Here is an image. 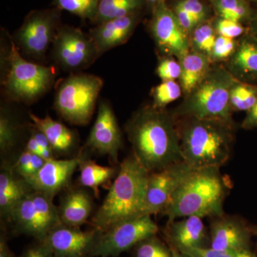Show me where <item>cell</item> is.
I'll return each mask as SVG.
<instances>
[{
	"instance_id": "1",
	"label": "cell",
	"mask_w": 257,
	"mask_h": 257,
	"mask_svg": "<svg viewBox=\"0 0 257 257\" xmlns=\"http://www.w3.org/2000/svg\"><path fill=\"white\" fill-rule=\"evenodd\" d=\"M125 130L134 156L150 173L183 161L177 120L165 109L152 104L140 108Z\"/></svg>"
},
{
	"instance_id": "2",
	"label": "cell",
	"mask_w": 257,
	"mask_h": 257,
	"mask_svg": "<svg viewBox=\"0 0 257 257\" xmlns=\"http://www.w3.org/2000/svg\"><path fill=\"white\" fill-rule=\"evenodd\" d=\"M150 174L134 155L124 159L104 202L93 216V228L103 232L122 221L145 216Z\"/></svg>"
},
{
	"instance_id": "3",
	"label": "cell",
	"mask_w": 257,
	"mask_h": 257,
	"mask_svg": "<svg viewBox=\"0 0 257 257\" xmlns=\"http://www.w3.org/2000/svg\"><path fill=\"white\" fill-rule=\"evenodd\" d=\"M177 126L182 159L192 169L220 168L229 160L234 140L233 124L181 117Z\"/></svg>"
},
{
	"instance_id": "4",
	"label": "cell",
	"mask_w": 257,
	"mask_h": 257,
	"mask_svg": "<svg viewBox=\"0 0 257 257\" xmlns=\"http://www.w3.org/2000/svg\"><path fill=\"white\" fill-rule=\"evenodd\" d=\"M219 167L193 169L171 197L162 214L168 221L179 217L220 216L227 182Z\"/></svg>"
},
{
	"instance_id": "5",
	"label": "cell",
	"mask_w": 257,
	"mask_h": 257,
	"mask_svg": "<svg viewBox=\"0 0 257 257\" xmlns=\"http://www.w3.org/2000/svg\"><path fill=\"white\" fill-rule=\"evenodd\" d=\"M236 79L226 67H211L202 82L185 96L174 116L233 124L229 96Z\"/></svg>"
},
{
	"instance_id": "6",
	"label": "cell",
	"mask_w": 257,
	"mask_h": 257,
	"mask_svg": "<svg viewBox=\"0 0 257 257\" xmlns=\"http://www.w3.org/2000/svg\"><path fill=\"white\" fill-rule=\"evenodd\" d=\"M8 69L3 80L5 94L11 100L32 104L53 85L55 68L35 64L23 58L13 38L10 39Z\"/></svg>"
},
{
	"instance_id": "7",
	"label": "cell",
	"mask_w": 257,
	"mask_h": 257,
	"mask_svg": "<svg viewBox=\"0 0 257 257\" xmlns=\"http://www.w3.org/2000/svg\"><path fill=\"white\" fill-rule=\"evenodd\" d=\"M103 87L100 77L73 73L60 81L55 98L56 111L69 124L85 126L92 119Z\"/></svg>"
},
{
	"instance_id": "8",
	"label": "cell",
	"mask_w": 257,
	"mask_h": 257,
	"mask_svg": "<svg viewBox=\"0 0 257 257\" xmlns=\"http://www.w3.org/2000/svg\"><path fill=\"white\" fill-rule=\"evenodd\" d=\"M9 222L13 224L16 234L32 236L40 241L62 224L53 199L36 191L19 203L10 215Z\"/></svg>"
},
{
	"instance_id": "9",
	"label": "cell",
	"mask_w": 257,
	"mask_h": 257,
	"mask_svg": "<svg viewBox=\"0 0 257 257\" xmlns=\"http://www.w3.org/2000/svg\"><path fill=\"white\" fill-rule=\"evenodd\" d=\"M61 14L62 10L55 7L32 10L27 15L13 37L24 55L35 60H45L47 50L62 25Z\"/></svg>"
},
{
	"instance_id": "10",
	"label": "cell",
	"mask_w": 257,
	"mask_h": 257,
	"mask_svg": "<svg viewBox=\"0 0 257 257\" xmlns=\"http://www.w3.org/2000/svg\"><path fill=\"white\" fill-rule=\"evenodd\" d=\"M52 46L55 63L72 74L87 69L100 57L90 35L70 25H61Z\"/></svg>"
},
{
	"instance_id": "11",
	"label": "cell",
	"mask_w": 257,
	"mask_h": 257,
	"mask_svg": "<svg viewBox=\"0 0 257 257\" xmlns=\"http://www.w3.org/2000/svg\"><path fill=\"white\" fill-rule=\"evenodd\" d=\"M158 231V226L150 215L122 221L100 232L89 256L117 257Z\"/></svg>"
},
{
	"instance_id": "12",
	"label": "cell",
	"mask_w": 257,
	"mask_h": 257,
	"mask_svg": "<svg viewBox=\"0 0 257 257\" xmlns=\"http://www.w3.org/2000/svg\"><path fill=\"white\" fill-rule=\"evenodd\" d=\"M152 9L150 30L157 48L166 57H175L180 60L191 51L188 34L166 2Z\"/></svg>"
},
{
	"instance_id": "13",
	"label": "cell",
	"mask_w": 257,
	"mask_h": 257,
	"mask_svg": "<svg viewBox=\"0 0 257 257\" xmlns=\"http://www.w3.org/2000/svg\"><path fill=\"white\" fill-rule=\"evenodd\" d=\"M192 170L182 161L150 173L147 182L145 215L162 213L174 193Z\"/></svg>"
},
{
	"instance_id": "14",
	"label": "cell",
	"mask_w": 257,
	"mask_h": 257,
	"mask_svg": "<svg viewBox=\"0 0 257 257\" xmlns=\"http://www.w3.org/2000/svg\"><path fill=\"white\" fill-rule=\"evenodd\" d=\"M122 143V135L111 104L107 101H101L85 147L117 163Z\"/></svg>"
},
{
	"instance_id": "15",
	"label": "cell",
	"mask_w": 257,
	"mask_h": 257,
	"mask_svg": "<svg viewBox=\"0 0 257 257\" xmlns=\"http://www.w3.org/2000/svg\"><path fill=\"white\" fill-rule=\"evenodd\" d=\"M83 156L80 152L71 159L47 160L36 175L25 180L34 190L54 199L58 193L69 187L72 176L79 167Z\"/></svg>"
},
{
	"instance_id": "16",
	"label": "cell",
	"mask_w": 257,
	"mask_h": 257,
	"mask_svg": "<svg viewBox=\"0 0 257 257\" xmlns=\"http://www.w3.org/2000/svg\"><path fill=\"white\" fill-rule=\"evenodd\" d=\"M101 231L94 229L82 231L61 224L44 240L50 246L55 257H75L89 255Z\"/></svg>"
},
{
	"instance_id": "17",
	"label": "cell",
	"mask_w": 257,
	"mask_h": 257,
	"mask_svg": "<svg viewBox=\"0 0 257 257\" xmlns=\"http://www.w3.org/2000/svg\"><path fill=\"white\" fill-rule=\"evenodd\" d=\"M210 247L226 251L251 250V232L246 225L232 217L220 218L211 225Z\"/></svg>"
},
{
	"instance_id": "18",
	"label": "cell",
	"mask_w": 257,
	"mask_h": 257,
	"mask_svg": "<svg viewBox=\"0 0 257 257\" xmlns=\"http://www.w3.org/2000/svg\"><path fill=\"white\" fill-rule=\"evenodd\" d=\"M140 14L107 20L90 30L89 35L95 43L100 56L127 41L138 26Z\"/></svg>"
},
{
	"instance_id": "19",
	"label": "cell",
	"mask_w": 257,
	"mask_h": 257,
	"mask_svg": "<svg viewBox=\"0 0 257 257\" xmlns=\"http://www.w3.org/2000/svg\"><path fill=\"white\" fill-rule=\"evenodd\" d=\"M165 234L167 243L179 251L207 247V233L202 217L189 216L181 221H168Z\"/></svg>"
},
{
	"instance_id": "20",
	"label": "cell",
	"mask_w": 257,
	"mask_h": 257,
	"mask_svg": "<svg viewBox=\"0 0 257 257\" xmlns=\"http://www.w3.org/2000/svg\"><path fill=\"white\" fill-rule=\"evenodd\" d=\"M93 201L87 190L69 186L61 198L58 207L62 224L80 227L86 224L92 212Z\"/></svg>"
},
{
	"instance_id": "21",
	"label": "cell",
	"mask_w": 257,
	"mask_h": 257,
	"mask_svg": "<svg viewBox=\"0 0 257 257\" xmlns=\"http://www.w3.org/2000/svg\"><path fill=\"white\" fill-rule=\"evenodd\" d=\"M31 186L19 176L10 164L4 163L0 172V215L9 221L13 209L28 194L33 192Z\"/></svg>"
},
{
	"instance_id": "22",
	"label": "cell",
	"mask_w": 257,
	"mask_h": 257,
	"mask_svg": "<svg viewBox=\"0 0 257 257\" xmlns=\"http://www.w3.org/2000/svg\"><path fill=\"white\" fill-rule=\"evenodd\" d=\"M226 68L235 79L257 85V41L248 34L240 37Z\"/></svg>"
},
{
	"instance_id": "23",
	"label": "cell",
	"mask_w": 257,
	"mask_h": 257,
	"mask_svg": "<svg viewBox=\"0 0 257 257\" xmlns=\"http://www.w3.org/2000/svg\"><path fill=\"white\" fill-rule=\"evenodd\" d=\"M33 126L45 135L50 143L55 157L71 153L77 146L78 137L73 130L60 121L52 119L50 115L41 118L30 114Z\"/></svg>"
},
{
	"instance_id": "24",
	"label": "cell",
	"mask_w": 257,
	"mask_h": 257,
	"mask_svg": "<svg viewBox=\"0 0 257 257\" xmlns=\"http://www.w3.org/2000/svg\"><path fill=\"white\" fill-rule=\"evenodd\" d=\"M179 62L181 64L179 84L184 95L187 96L207 75L211 62L209 57L192 51Z\"/></svg>"
},
{
	"instance_id": "25",
	"label": "cell",
	"mask_w": 257,
	"mask_h": 257,
	"mask_svg": "<svg viewBox=\"0 0 257 257\" xmlns=\"http://www.w3.org/2000/svg\"><path fill=\"white\" fill-rule=\"evenodd\" d=\"M79 184L82 187L92 189L96 197L99 196V187L109 189L111 179L116 177L119 172V168L98 165L84 156L79 163Z\"/></svg>"
},
{
	"instance_id": "26",
	"label": "cell",
	"mask_w": 257,
	"mask_h": 257,
	"mask_svg": "<svg viewBox=\"0 0 257 257\" xmlns=\"http://www.w3.org/2000/svg\"><path fill=\"white\" fill-rule=\"evenodd\" d=\"M145 0H99L93 23L96 25L112 19L140 13Z\"/></svg>"
},
{
	"instance_id": "27",
	"label": "cell",
	"mask_w": 257,
	"mask_h": 257,
	"mask_svg": "<svg viewBox=\"0 0 257 257\" xmlns=\"http://www.w3.org/2000/svg\"><path fill=\"white\" fill-rule=\"evenodd\" d=\"M219 18L246 25L251 19L253 7L248 0H211Z\"/></svg>"
},
{
	"instance_id": "28",
	"label": "cell",
	"mask_w": 257,
	"mask_h": 257,
	"mask_svg": "<svg viewBox=\"0 0 257 257\" xmlns=\"http://www.w3.org/2000/svg\"><path fill=\"white\" fill-rule=\"evenodd\" d=\"M218 35L213 25V21L208 20L199 24L189 35L191 51L210 59L211 52Z\"/></svg>"
},
{
	"instance_id": "29",
	"label": "cell",
	"mask_w": 257,
	"mask_h": 257,
	"mask_svg": "<svg viewBox=\"0 0 257 257\" xmlns=\"http://www.w3.org/2000/svg\"><path fill=\"white\" fill-rule=\"evenodd\" d=\"M257 100V85L236 79L230 90L229 101L232 111H246Z\"/></svg>"
},
{
	"instance_id": "30",
	"label": "cell",
	"mask_w": 257,
	"mask_h": 257,
	"mask_svg": "<svg viewBox=\"0 0 257 257\" xmlns=\"http://www.w3.org/2000/svg\"><path fill=\"white\" fill-rule=\"evenodd\" d=\"M20 127L17 121L5 107L0 114V151L2 155L9 153L18 143Z\"/></svg>"
},
{
	"instance_id": "31",
	"label": "cell",
	"mask_w": 257,
	"mask_h": 257,
	"mask_svg": "<svg viewBox=\"0 0 257 257\" xmlns=\"http://www.w3.org/2000/svg\"><path fill=\"white\" fill-rule=\"evenodd\" d=\"M99 0H54L55 8L66 10L83 20L94 21Z\"/></svg>"
},
{
	"instance_id": "32",
	"label": "cell",
	"mask_w": 257,
	"mask_h": 257,
	"mask_svg": "<svg viewBox=\"0 0 257 257\" xmlns=\"http://www.w3.org/2000/svg\"><path fill=\"white\" fill-rule=\"evenodd\" d=\"M133 251L134 257H173L168 243L166 244L157 234L140 241Z\"/></svg>"
},
{
	"instance_id": "33",
	"label": "cell",
	"mask_w": 257,
	"mask_h": 257,
	"mask_svg": "<svg viewBox=\"0 0 257 257\" xmlns=\"http://www.w3.org/2000/svg\"><path fill=\"white\" fill-rule=\"evenodd\" d=\"M182 94L180 84L176 81H165L152 89V105L159 109H165L166 106L178 99Z\"/></svg>"
},
{
	"instance_id": "34",
	"label": "cell",
	"mask_w": 257,
	"mask_h": 257,
	"mask_svg": "<svg viewBox=\"0 0 257 257\" xmlns=\"http://www.w3.org/2000/svg\"><path fill=\"white\" fill-rule=\"evenodd\" d=\"M238 45V39L218 35L210 56L211 63L225 62L231 58Z\"/></svg>"
},
{
	"instance_id": "35",
	"label": "cell",
	"mask_w": 257,
	"mask_h": 257,
	"mask_svg": "<svg viewBox=\"0 0 257 257\" xmlns=\"http://www.w3.org/2000/svg\"><path fill=\"white\" fill-rule=\"evenodd\" d=\"M213 25L218 35L231 39H239L248 33L247 27L243 24L219 18L213 20Z\"/></svg>"
},
{
	"instance_id": "36",
	"label": "cell",
	"mask_w": 257,
	"mask_h": 257,
	"mask_svg": "<svg viewBox=\"0 0 257 257\" xmlns=\"http://www.w3.org/2000/svg\"><path fill=\"white\" fill-rule=\"evenodd\" d=\"M182 252L191 257H256L251 250L243 251H226L211 247L192 248L182 250Z\"/></svg>"
},
{
	"instance_id": "37",
	"label": "cell",
	"mask_w": 257,
	"mask_h": 257,
	"mask_svg": "<svg viewBox=\"0 0 257 257\" xmlns=\"http://www.w3.org/2000/svg\"><path fill=\"white\" fill-rule=\"evenodd\" d=\"M157 74L165 81H176L181 75V64L172 57H166L159 62L157 67Z\"/></svg>"
},
{
	"instance_id": "38",
	"label": "cell",
	"mask_w": 257,
	"mask_h": 257,
	"mask_svg": "<svg viewBox=\"0 0 257 257\" xmlns=\"http://www.w3.org/2000/svg\"><path fill=\"white\" fill-rule=\"evenodd\" d=\"M177 4L188 14L192 15L199 23L209 20V8L202 0H179Z\"/></svg>"
},
{
	"instance_id": "39",
	"label": "cell",
	"mask_w": 257,
	"mask_h": 257,
	"mask_svg": "<svg viewBox=\"0 0 257 257\" xmlns=\"http://www.w3.org/2000/svg\"><path fill=\"white\" fill-rule=\"evenodd\" d=\"M172 9L173 10L174 13H175L179 23L182 25L184 30L188 34L189 36L191 32L193 31V30H194L197 25L201 24L199 23L195 18H193L192 15L188 14L183 8H181L178 4L174 5Z\"/></svg>"
},
{
	"instance_id": "40",
	"label": "cell",
	"mask_w": 257,
	"mask_h": 257,
	"mask_svg": "<svg viewBox=\"0 0 257 257\" xmlns=\"http://www.w3.org/2000/svg\"><path fill=\"white\" fill-rule=\"evenodd\" d=\"M20 257H55L52 248L45 241H37L24 251Z\"/></svg>"
},
{
	"instance_id": "41",
	"label": "cell",
	"mask_w": 257,
	"mask_h": 257,
	"mask_svg": "<svg viewBox=\"0 0 257 257\" xmlns=\"http://www.w3.org/2000/svg\"><path fill=\"white\" fill-rule=\"evenodd\" d=\"M31 136L35 138L40 146L41 150V157L44 160L47 161L55 158V154L46 137L34 126L32 130Z\"/></svg>"
},
{
	"instance_id": "42",
	"label": "cell",
	"mask_w": 257,
	"mask_h": 257,
	"mask_svg": "<svg viewBox=\"0 0 257 257\" xmlns=\"http://www.w3.org/2000/svg\"><path fill=\"white\" fill-rule=\"evenodd\" d=\"M241 127L244 130H253L257 128V100L252 107L247 111L243 119Z\"/></svg>"
},
{
	"instance_id": "43",
	"label": "cell",
	"mask_w": 257,
	"mask_h": 257,
	"mask_svg": "<svg viewBox=\"0 0 257 257\" xmlns=\"http://www.w3.org/2000/svg\"><path fill=\"white\" fill-rule=\"evenodd\" d=\"M0 257H15V254L8 242V236H7L5 230H2L0 235Z\"/></svg>"
},
{
	"instance_id": "44",
	"label": "cell",
	"mask_w": 257,
	"mask_h": 257,
	"mask_svg": "<svg viewBox=\"0 0 257 257\" xmlns=\"http://www.w3.org/2000/svg\"><path fill=\"white\" fill-rule=\"evenodd\" d=\"M256 8H253V13L251 19L246 25L248 28V34L251 35L257 41V3Z\"/></svg>"
},
{
	"instance_id": "45",
	"label": "cell",
	"mask_w": 257,
	"mask_h": 257,
	"mask_svg": "<svg viewBox=\"0 0 257 257\" xmlns=\"http://www.w3.org/2000/svg\"><path fill=\"white\" fill-rule=\"evenodd\" d=\"M25 150L41 157V150H40V147L39 146L38 144H37L36 140H35V138L32 136H30V139H29L28 143L26 144V146H25Z\"/></svg>"
},
{
	"instance_id": "46",
	"label": "cell",
	"mask_w": 257,
	"mask_h": 257,
	"mask_svg": "<svg viewBox=\"0 0 257 257\" xmlns=\"http://www.w3.org/2000/svg\"><path fill=\"white\" fill-rule=\"evenodd\" d=\"M169 246H170L171 250H172L173 257H191L189 256V255L186 254V253L179 251L177 248L174 247V246H171V245H169Z\"/></svg>"
},
{
	"instance_id": "47",
	"label": "cell",
	"mask_w": 257,
	"mask_h": 257,
	"mask_svg": "<svg viewBox=\"0 0 257 257\" xmlns=\"http://www.w3.org/2000/svg\"><path fill=\"white\" fill-rule=\"evenodd\" d=\"M145 4L150 5L152 8L156 6L157 5L160 4L161 3L166 2V0H145Z\"/></svg>"
},
{
	"instance_id": "48",
	"label": "cell",
	"mask_w": 257,
	"mask_h": 257,
	"mask_svg": "<svg viewBox=\"0 0 257 257\" xmlns=\"http://www.w3.org/2000/svg\"><path fill=\"white\" fill-rule=\"evenodd\" d=\"M250 3H257V0H248Z\"/></svg>"
},
{
	"instance_id": "49",
	"label": "cell",
	"mask_w": 257,
	"mask_h": 257,
	"mask_svg": "<svg viewBox=\"0 0 257 257\" xmlns=\"http://www.w3.org/2000/svg\"><path fill=\"white\" fill-rule=\"evenodd\" d=\"M75 257H94V256H89V255H84V256H75Z\"/></svg>"
},
{
	"instance_id": "50",
	"label": "cell",
	"mask_w": 257,
	"mask_h": 257,
	"mask_svg": "<svg viewBox=\"0 0 257 257\" xmlns=\"http://www.w3.org/2000/svg\"><path fill=\"white\" fill-rule=\"evenodd\" d=\"M255 234H256V235L257 236V226H256V229H255Z\"/></svg>"
},
{
	"instance_id": "51",
	"label": "cell",
	"mask_w": 257,
	"mask_h": 257,
	"mask_svg": "<svg viewBox=\"0 0 257 257\" xmlns=\"http://www.w3.org/2000/svg\"><path fill=\"white\" fill-rule=\"evenodd\" d=\"M256 257H257V256H256Z\"/></svg>"
}]
</instances>
